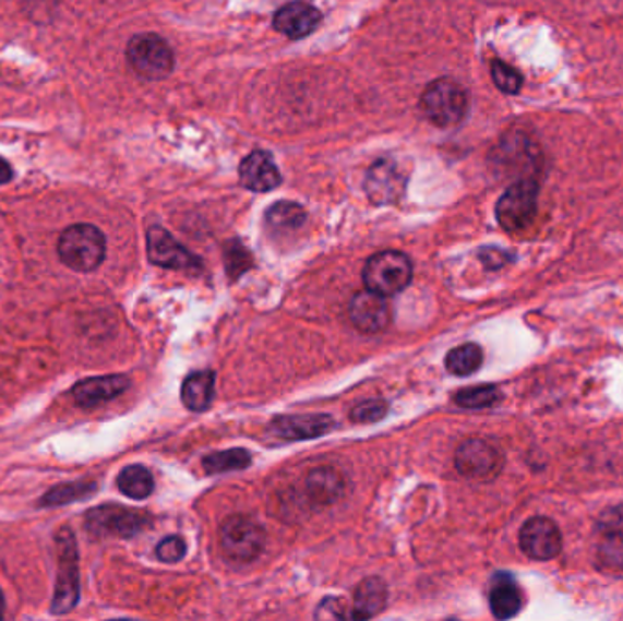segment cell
<instances>
[{
  "mask_svg": "<svg viewBox=\"0 0 623 621\" xmlns=\"http://www.w3.org/2000/svg\"><path fill=\"white\" fill-rule=\"evenodd\" d=\"M57 252L75 272H94L105 261V234L94 225H73L62 231Z\"/></svg>",
  "mask_w": 623,
  "mask_h": 621,
  "instance_id": "6da1fadb",
  "label": "cell"
},
{
  "mask_svg": "<svg viewBox=\"0 0 623 621\" xmlns=\"http://www.w3.org/2000/svg\"><path fill=\"white\" fill-rule=\"evenodd\" d=\"M412 279V263L405 253L396 250L375 253L367 261L363 283L367 290L380 296H396L405 290Z\"/></svg>",
  "mask_w": 623,
  "mask_h": 621,
  "instance_id": "7a4b0ae2",
  "label": "cell"
},
{
  "mask_svg": "<svg viewBox=\"0 0 623 621\" xmlns=\"http://www.w3.org/2000/svg\"><path fill=\"white\" fill-rule=\"evenodd\" d=\"M421 108L436 127L451 128L464 121L469 99L465 89L453 79H438L423 92Z\"/></svg>",
  "mask_w": 623,
  "mask_h": 621,
  "instance_id": "3957f363",
  "label": "cell"
},
{
  "mask_svg": "<svg viewBox=\"0 0 623 621\" xmlns=\"http://www.w3.org/2000/svg\"><path fill=\"white\" fill-rule=\"evenodd\" d=\"M127 57L133 72L148 81L168 77L173 70V51L159 35H135L128 45Z\"/></svg>",
  "mask_w": 623,
  "mask_h": 621,
  "instance_id": "277c9868",
  "label": "cell"
},
{
  "mask_svg": "<svg viewBox=\"0 0 623 621\" xmlns=\"http://www.w3.org/2000/svg\"><path fill=\"white\" fill-rule=\"evenodd\" d=\"M265 528L244 516L228 517L221 527L223 552L236 563H250L263 552Z\"/></svg>",
  "mask_w": 623,
  "mask_h": 621,
  "instance_id": "5b68a950",
  "label": "cell"
},
{
  "mask_svg": "<svg viewBox=\"0 0 623 621\" xmlns=\"http://www.w3.org/2000/svg\"><path fill=\"white\" fill-rule=\"evenodd\" d=\"M538 210V184L532 179L514 182L496 204L498 223L503 230L522 231L535 220Z\"/></svg>",
  "mask_w": 623,
  "mask_h": 621,
  "instance_id": "8992f818",
  "label": "cell"
},
{
  "mask_svg": "<svg viewBox=\"0 0 623 621\" xmlns=\"http://www.w3.org/2000/svg\"><path fill=\"white\" fill-rule=\"evenodd\" d=\"M59 545V572H57L56 598L51 610L56 614H64L72 610L79 601V565L75 536L68 528H62L57 536Z\"/></svg>",
  "mask_w": 623,
  "mask_h": 621,
  "instance_id": "52a82bcc",
  "label": "cell"
},
{
  "mask_svg": "<svg viewBox=\"0 0 623 621\" xmlns=\"http://www.w3.org/2000/svg\"><path fill=\"white\" fill-rule=\"evenodd\" d=\"M148 525L149 517L146 514L119 505H103L86 514V527L95 536L132 538Z\"/></svg>",
  "mask_w": 623,
  "mask_h": 621,
  "instance_id": "ba28073f",
  "label": "cell"
},
{
  "mask_svg": "<svg viewBox=\"0 0 623 621\" xmlns=\"http://www.w3.org/2000/svg\"><path fill=\"white\" fill-rule=\"evenodd\" d=\"M456 468L465 478L486 481L496 478L503 468L502 452L483 440H469L456 452Z\"/></svg>",
  "mask_w": 623,
  "mask_h": 621,
  "instance_id": "9c48e42d",
  "label": "cell"
},
{
  "mask_svg": "<svg viewBox=\"0 0 623 621\" xmlns=\"http://www.w3.org/2000/svg\"><path fill=\"white\" fill-rule=\"evenodd\" d=\"M598 565L603 571L623 572V503L607 509L596 523Z\"/></svg>",
  "mask_w": 623,
  "mask_h": 621,
  "instance_id": "30bf717a",
  "label": "cell"
},
{
  "mask_svg": "<svg viewBox=\"0 0 623 621\" xmlns=\"http://www.w3.org/2000/svg\"><path fill=\"white\" fill-rule=\"evenodd\" d=\"M519 547L530 560L549 561L562 550V533L549 517H530L519 530Z\"/></svg>",
  "mask_w": 623,
  "mask_h": 621,
  "instance_id": "8fae6325",
  "label": "cell"
},
{
  "mask_svg": "<svg viewBox=\"0 0 623 621\" xmlns=\"http://www.w3.org/2000/svg\"><path fill=\"white\" fill-rule=\"evenodd\" d=\"M148 241V258L152 263L163 268L190 270L197 272L201 268L199 261L193 253L188 252L181 242H177L170 231H166L160 226H152L146 236Z\"/></svg>",
  "mask_w": 623,
  "mask_h": 621,
  "instance_id": "7c38bea8",
  "label": "cell"
},
{
  "mask_svg": "<svg viewBox=\"0 0 623 621\" xmlns=\"http://www.w3.org/2000/svg\"><path fill=\"white\" fill-rule=\"evenodd\" d=\"M350 320L359 331L367 334H378L391 325V307L385 297L375 291H359L350 301Z\"/></svg>",
  "mask_w": 623,
  "mask_h": 621,
  "instance_id": "4fadbf2b",
  "label": "cell"
},
{
  "mask_svg": "<svg viewBox=\"0 0 623 621\" xmlns=\"http://www.w3.org/2000/svg\"><path fill=\"white\" fill-rule=\"evenodd\" d=\"M336 421L326 414H304V416H279L271 425L272 434L288 441L312 440L328 434Z\"/></svg>",
  "mask_w": 623,
  "mask_h": 621,
  "instance_id": "5bb4252c",
  "label": "cell"
},
{
  "mask_svg": "<svg viewBox=\"0 0 623 621\" xmlns=\"http://www.w3.org/2000/svg\"><path fill=\"white\" fill-rule=\"evenodd\" d=\"M407 187V179L397 170V166L391 160H380L369 170L367 176V193L374 204L396 203L402 199Z\"/></svg>",
  "mask_w": 623,
  "mask_h": 621,
  "instance_id": "9a60e30c",
  "label": "cell"
},
{
  "mask_svg": "<svg viewBox=\"0 0 623 621\" xmlns=\"http://www.w3.org/2000/svg\"><path fill=\"white\" fill-rule=\"evenodd\" d=\"M239 181L252 192H271L281 184V174L266 152H252L239 166Z\"/></svg>",
  "mask_w": 623,
  "mask_h": 621,
  "instance_id": "2e32d148",
  "label": "cell"
},
{
  "mask_svg": "<svg viewBox=\"0 0 623 621\" xmlns=\"http://www.w3.org/2000/svg\"><path fill=\"white\" fill-rule=\"evenodd\" d=\"M128 386H130V380L127 375L89 378L73 386L72 396L79 407L92 408L121 396L122 392H127Z\"/></svg>",
  "mask_w": 623,
  "mask_h": 621,
  "instance_id": "e0dca14e",
  "label": "cell"
},
{
  "mask_svg": "<svg viewBox=\"0 0 623 621\" xmlns=\"http://www.w3.org/2000/svg\"><path fill=\"white\" fill-rule=\"evenodd\" d=\"M321 19V13L307 2H290L276 13L274 26L290 39H303L318 29Z\"/></svg>",
  "mask_w": 623,
  "mask_h": 621,
  "instance_id": "ac0fdd59",
  "label": "cell"
},
{
  "mask_svg": "<svg viewBox=\"0 0 623 621\" xmlns=\"http://www.w3.org/2000/svg\"><path fill=\"white\" fill-rule=\"evenodd\" d=\"M386 605V585L380 577H367L354 594L352 620H369L380 614Z\"/></svg>",
  "mask_w": 623,
  "mask_h": 621,
  "instance_id": "d6986e66",
  "label": "cell"
},
{
  "mask_svg": "<svg viewBox=\"0 0 623 621\" xmlns=\"http://www.w3.org/2000/svg\"><path fill=\"white\" fill-rule=\"evenodd\" d=\"M343 492L342 474L331 467L314 468L307 479V494L314 505H332Z\"/></svg>",
  "mask_w": 623,
  "mask_h": 621,
  "instance_id": "ffe728a7",
  "label": "cell"
},
{
  "mask_svg": "<svg viewBox=\"0 0 623 621\" xmlns=\"http://www.w3.org/2000/svg\"><path fill=\"white\" fill-rule=\"evenodd\" d=\"M489 604H491L492 614L496 616L498 620H508V618L518 614L522 605H524V598H522V590L513 577H496V582L491 588Z\"/></svg>",
  "mask_w": 623,
  "mask_h": 621,
  "instance_id": "44dd1931",
  "label": "cell"
},
{
  "mask_svg": "<svg viewBox=\"0 0 623 621\" xmlns=\"http://www.w3.org/2000/svg\"><path fill=\"white\" fill-rule=\"evenodd\" d=\"M214 383H216V375L208 370L188 375L181 389V399L184 407L190 408L193 413H203L211 407L212 397H214Z\"/></svg>",
  "mask_w": 623,
  "mask_h": 621,
  "instance_id": "7402d4cb",
  "label": "cell"
},
{
  "mask_svg": "<svg viewBox=\"0 0 623 621\" xmlns=\"http://www.w3.org/2000/svg\"><path fill=\"white\" fill-rule=\"evenodd\" d=\"M117 487L132 500H146L154 492V476L143 465H130L122 468L117 478Z\"/></svg>",
  "mask_w": 623,
  "mask_h": 621,
  "instance_id": "603a6c76",
  "label": "cell"
},
{
  "mask_svg": "<svg viewBox=\"0 0 623 621\" xmlns=\"http://www.w3.org/2000/svg\"><path fill=\"white\" fill-rule=\"evenodd\" d=\"M481 365H483V350L475 343L454 348L447 354V361H445L448 372L459 378L475 374L476 370H480Z\"/></svg>",
  "mask_w": 623,
  "mask_h": 621,
  "instance_id": "cb8c5ba5",
  "label": "cell"
},
{
  "mask_svg": "<svg viewBox=\"0 0 623 621\" xmlns=\"http://www.w3.org/2000/svg\"><path fill=\"white\" fill-rule=\"evenodd\" d=\"M250 463H252V456H250L249 451L230 449V451L214 452L211 456L204 457L203 468L204 473L216 476V474L243 470V468L250 467Z\"/></svg>",
  "mask_w": 623,
  "mask_h": 621,
  "instance_id": "d4e9b609",
  "label": "cell"
},
{
  "mask_svg": "<svg viewBox=\"0 0 623 621\" xmlns=\"http://www.w3.org/2000/svg\"><path fill=\"white\" fill-rule=\"evenodd\" d=\"M266 220L276 230H298L307 220L304 210L296 203H276L266 212Z\"/></svg>",
  "mask_w": 623,
  "mask_h": 621,
  "instance_id": "484cf974",
  "label": "cell"
},
{
  "mask_svg": "<svg viewBox=\"0 0 623 621\" xmlns=\"http://www.w3.org/2000/svg\"><path fill=\"white\" fill-rule=\"evenodd\" d=\"M502 399V392L494 385L472 386L454 396V402L462 408L494 407Z\"/></svg>",
  "mask_w": 623,
  "mask_h": 621,
  "instance_id": "4316f807",
  "label": "cell"
},
{
  "mask_svg": "<svg viewBox=\"0 0 623 621\" xmlns=\"http://www.w3.org/2000/svg\"><path fill=\"white\" fill-rule=\"evenodd\" d=\"M95 483H67L59 485L56 489H51L48 494L40 500L45 506L67 505L70 501L83 500L86 495L94 494Z\"/></svg>",
  "mask_w": 623,
  "mask_h": 621,
  "instance_id": "83f0119b",
  "label": "cell"
},
{
  "mask_svg": "<svg viewBox=\"0 0 623 621\" xmlns=\"http://www.w3.org/2000/svg\"><path fill=\"white\" fill-rule=\"evenodd\" d=\"M492 81L496 84L498 89H502L503 94H518L524 84V77L519 75L516 68L511 67L507 62L494 61L491 64Z\"/></svg>",
  "mask_w": 623,
  "mask_h": 621,
  "instance_id": "f1b7e54d",
  "label": "cell"
},
{
  "mask_svg": "<svg viewBox=\"0 0 623 621\" xmlns=\"http://www.w3.org/2000/svg\"><path fill=\"white\" fill-rule=\"evenodd\" d=\"M388 413V405L381 399H370V402L359 403L352 408L350 419L356 423H375L385 418Z\"/></svg>",
  "mask_w": 623,
  "mask_h": 621,
  "instance_id": "f546056e",
  "label": "cell"
},
{
  "mask_svg": "<svg viewBox=\"0 0 623 621\" xmlns=\"http://www.w3.org/2000/svg\"><path fill=\"white\" fill-rule=\"evenodd\" d=\"M250 266H252V258H250V253L244 250L243 244L233 242V244L227 248V268L230 277L243 275Z\"/></svg>",
  "mask_w": 623,
  "mask_h": 621,
  "instance_id": "4dcf8cb0",
  "label": "cell"
},
{
  "mask_svg": "<svg viewBox=\"0 0 623 621\" xmlns=\"http://www.w3.org/2000/svg\"><path fill=\"white\" fill-rule=\"evenodd\" d=\"M187 554V544L179 536L165 538L157 545V558L165 563H177Z\"/></svg>",
  "mask_w": 623,
  "mask_h": 621,
  "instance_id": "1f68e13d",
  "label": "cell"
},
{
  "mask_svg": "<svg viewBox=\"0 0 623 621\" xmlns=\"http://www.w3.org/2000/svg\"><path fill=\"white\" fill-rule=\"evenodd\" d=\"M315 618H320V620H342V618H350V614H348L343 599L328 598L320 605V609L315 612Z\"/></svg>",
  "mask_w": 623,
  "mask_h": 621,
  "instance_id": "d6a6232c",
  "label": "cell"
},
{
  "mask_svg": "<svg viewBox=\"0 0 623 621\" xmlns=\"http://www.w3.org/2000/svg\"><path fill=\"white\" fill-rule=\"evenodd\" d=\"M507 258V253L498 250V248H486V250H481V259H483V263H486L489 268H500V266L505 264Z\"/></svg>",
  "mask_w": 623,
  "mask_h": 621,
  "instance_id": "836d02e7",
  "label": "cell"
},
{
  "mask_svg": "<svg viewBox=\"0 0 623 621\" xmlns=\"http://www.w3.org/2000/svg\"><path fill=\"white\" fill-rule=\"evenodd\" d=\"M12 166H10V163H8L4 157H0V187H2V184H7V182L12 181Z\"/></svg>",
  "mask_w": 623,
  "mask_h": 621,
  "instance_id": "e575fe53",
  "label": "cell"
},
{
  "mask_svg": "<svg viewBox=\"0 0 623 621\" xmlns=\"http://www.w3.org/2000/svg\"><path fill=\"white\" fill-rule=\"evenodd\" d=\"M4 614V598H2V593H0V618Z\"/></svg>",
  "mask_w": 623,
  "mask_h": 621,
  "instance_id": "d590c367",
  "label": "cell"
}]
</instances>
